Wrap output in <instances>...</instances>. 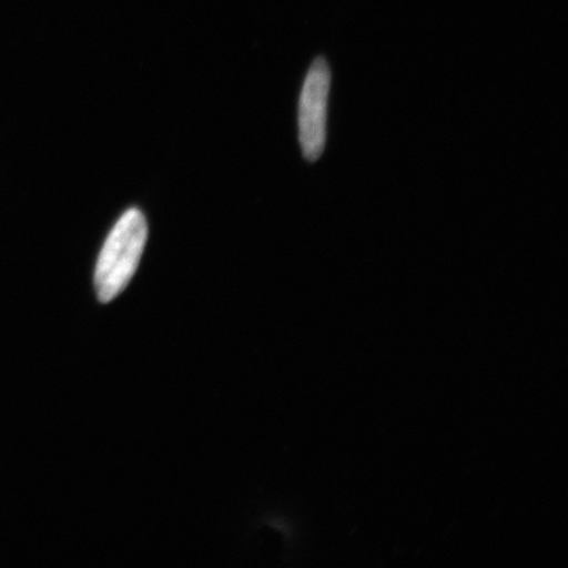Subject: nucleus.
<instances>
[{
    "mask_svg": "<svg viewBox=\"0 0 568 568\" xmlns=\"http://www.w3.org/2000/svg\"><path fill=\"white\" fill-rule=\"evenodd\" d=\"M148 240V223L139 209L125 211L105 239L95 267L98 300L110 303L123 293L140 264Z\"/></svg>",
    "mask_w": 568,
    "mask_h": 568,
    "instance_id": "nucleus-1",
    "label": "nucleus"
},
{
    "mask_svg": "<svg viewBox=\"0 0 568 568\" xmlns=\"http://www.w3.org/2000/svg\"><path fill=\"white\" fill-rule=\"evenodd\" d=\"M329 90V65L318 57L305 78L300 101V141L304 159L311 162L324 152Z\"/></svg>",
    "mask_w": 568,
    "mask_h": 568,
    "instance_id": "nucleus-2",
    "label": "nucleus"
}]
</instances>
